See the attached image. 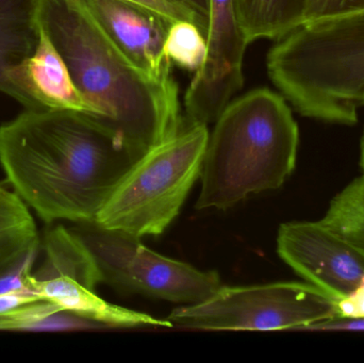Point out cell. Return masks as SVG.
I'll return each mask as SVG.
<instances>
[{
  "instance_id": "8",
  "label": "cell",
  "mask_w": 364,
  "mask_h": 363,
  "mask_svg": "<svg viewBox=\"0 0 364 363\" xmlns=\"http://www.w3.org/2000/svg\"><path fill=\"white\" fill-rule=\"evenodd\" d=\"M248 44L237 21L235 0H210L207 58L184 96L188 123H213L241 89Z\"/></svg>"
},
{
  "instance_id": "4",
  "label": "cell",
  "mask_w": 364,
  "mask_h": 363,
  "mask_svg": "<svg viewBox=\"0 0 364 363\" xmlns=\"http://www.w3.org/2000/svg\"><path fill=\"white\" fill-rule=\"evenodd\" d=\"M267 72L304 117L354 125L364 106V11L304 23L267 55Z\"/></svg>"
},
{
  "instance_id": "7",
  "label": "cell",
  "mask_w": 364,
  "mask_h": 363,
  "mask_svg": "<svg viewBox=\"0 0 364 363\" xmlns=\"http://www.w3.org/2000/svg\"><path fill=\"white\" fill-rule=\"evenodd\" d=\"M72 229L91 253L100 281L121 293L192 305L207 300L222 286L218 273L164 257L144 246L138 237L95 223L76 224Z\"/></svg>"
},
{
  "instance_id": "12",
  "label": "cell",
  "mask_w": 364,
  "mask_h": 363,
  "mask_svg": "<svg viewBox=\"0 0 364 363\" xmlns=\"http://www.w3.org/2000/svg\"><path fill=\"white\" fill-rule=\"evenodd\" d=\"M40 29L34 0H0V92L18 102L12 74L36 51Z\"/></svg>"
},
{
  "instance_id": "1",
  "label": "cell",
  "mask_w": 364,
  "mask_h": 363,
  "mask_svg": "<svg viewBox=\"0 0 364 363\" xmlns=\"http://www.w3.org/2000/svg\"><path fill=\"white\" fill-rule=\"evenodd\" d=\"M145 153L76 111L25 109L0 125L6 183L47 224L94 223Z\"/></svg>"
},
{
  "instance_id": "23",
  "label": "cell",
  "mask_w": 364,
  "mask_h": 363,
  "mask_svg": "<svg viewBox=\"0 0 364 363\" xmlns=\"http://www.w3.org/2000/svg\"><path fill=\"white\" fill-rule=\"evenodd\" d=\"M0 274H1V271H0Z\"/></svg>"
},
{
  "instance_id": "2",
  "label": "cell",
  "mask_w": 364,
  "mask_h": 363,
  "mask_svg": "<svg viewBox=\"0 0 364 363\" xmlns=\"http://www.w3.org/2000/svg\"><path fill=\"white\" fill-rule=\"evenodd\" d=\"M38 28L68 66L94 119L147 151L183 127L174 77L145 74L102 30L83 0H34Z\"/></svg>"
},
{
  "instance_id": "10",
  "label": "cell",
  "mask_w": 364,
  "mask_h": 363,
  "mask_svg": "<svg viewBox=\"0 0 364 363\" xmlns=\"http://www.w3.org/2000/svg\"><path fill=\"white\" fill-rule=\"evenodd\" d=\"M109 38L134 65L153 78L173 76L164 44L172 23L126 0H83Z\"/></svg>"
},
{
  "instance_id": "20",
  "label": "cell",
  "mask_w": 364,
  "mask_h": 363,
  "mask_svg": "<svg viewBox=\"0 0 364 363\" xmlns=\"http://www.w3.org/2000/svg\"><path fill=\"white\" fill-rule=\"evenodd\" d=\"M311 330H364V318L359 319H335L325 323L316 324Z\"/></svg>"
},
{
  "instance_id": "17",
  "label": "cell",
  "mask_w": 364,
  "mask_h": 363,
  "mask_svg": "<svg viewBox=\"0 0 364 363\" xmlns=\"http://www.w3.org/2000/svg\"><path fill=\"white\" fill-rule=\"evenodd\" d=\"M363 11L364 0H306L304 23L326 21Z\"/></svg>"
},
{
  "instance_id": "5",
  "label": "cell",
  "mask_w": 364,
  "mask_h": 363,
  "mask_svg": "<svg viewBox=\"0 0 364 363\" xmlns=\"http://www.w3.org/2000/svg\"><path fill=\"white\" fill-rule=\"evenodd\" d=\"M208 139L207 125L188 123L147 151L122 179L94 223L140 239L164 234L199 178Z\"/></svg>"
},
{
  "instance_id": "19",
  "label": "cell",
  "mask_w": 364,
  "mask_h": 363,
  "mask_svg": "<svg viewBox=\"0 0 364 363\" xmlns=\"http://www.w3.org/2000/svg\"><path fill=\"white\" fill-rule=\"evenodd\" d=\"M338 319L364 318V276L358 288L337 302Z\"/></svg>"
},
{
  "instance_id": "14",
  "label": "cell",
  "mask_w": 364,
  "mask_h": 363,
  "mask_svg": "<svg viewBox=\"0 0 364 363\" xmlns=\"http://www.w3.org/2000/svg\"><path fill=\"white\" fill-rule=\"evenodd\" d=\"M237 21L247 42L280 40L305 21L306 0H235Z\"/></svg>"
},
{
  "instance_id": "11",
  "label": "cell",
  "mask_w": 364,
  "mask_h": 363,
  "mask_svg": "<svg viewBox=\"0 0 364 363\" xmlns=\"http://www.w3.org/2000/svg\"><path fill=\"white\" fill-rule=\"evenodd\" d=\"M11 80L25 109L72 110L96 117L95 109L77 89L65 62L41 29L36 51L13 72Z\"/></svg>"
},
{
  "instance_id": "15",
  "label": "cell",
  "mask_w": 364,
  "mask_h": 363,
  "mask_svg": "<svg viewBox=\"0 0 364 363\" xmlns=\"http://www.w3.org/2000/svg\"><path fill=\"white\" fill-rule=\"evenodd\" d=\"M321 223L364 253V175L333 198Z\"/></svg>"
},
{
  "instance_id": "21",
  "label": "cell",
  "mask_w": 364,
  "mask_h": 363,
  "mask_svg": "<svg viewBox=\"0 0 364 363\" xmlns=\"http://www.w3.org/2000/svg\"><path fill=\"white\" fill-rule=\"evenodd\" d=\"M193 11L209 28L210 0H179Z\"/></svg>"
},
{
  "instance_id": "13",
  "label": "cell",
  "mask_w": 364,
  "mask_h": 363,
  "mask_svg": "<svg viewBox=\"0 0 364 363\" xmlns=\"http://www.w3.org/2000/svg\"><path fill=\"white\" fill-rule=\"evenodd\" d=\"M40 234L29 207L0 183V271L8 272L38 251Z\"/></svg>"
},
{
  "instance_id": "22",
  "label": "cell",
  "mask_w": 364,
  "mask_h": 363,
  "mask_svg": "<svg viewBox=\"0 0 364 363\" xmlns=\"http://www.w3.org/2000/svg\"><path fill=\"white\" fill-rule=\"evenodd\" d=\"M360 151V166L364 175V134L361 140Z\"/></svg>"
},
{
  "instance_id": "6",
  "label": "cell",
  "mask_w": 364,
  "mask_h": 363,
  "mask_svg": "<svg viewBox=\"0 0 364 363\" xmlns=\"http://www.w3.org/2000/svg\"><path fill=\"white\" fill-rule=\"evenodd\" d=\"M337 302L307 281L220 286L207 300L174 309L168 320L173 325L203 330L310 328L338 319Z\"/></svg>"
},
{
  "instance_id": "16",
  "label": "cell",
  "mask_w": 364,
  "mask_h": 363,
  "mask_svg": "<svg viewBox=\"0 0 364 363\" xmlns=\"http://www.w3.org/2000/svg\"><path fill=\"white\" fill-rule=\"evenodd\" d=\"M207 51V38L194 23L181 21L171 25L164 44V55L171 64L196 72L203 67Z\"/></svg>"
},
{
  "instance_id": "3",
  "label": "cell",
  "mask_w": 364,
  "mask_h": 363,
  "mask_svg": "<svg viewBox=\"0 0 364 363\" xmlns=\"http://www.w3.org/2000/svg\"><path fill=\"white\" fill-rule=\"evenodd\" d=\"M299 126L284 96L256 89L229 102L209 134L196 209L227 210L277 190L296 166Z\"/></svg>"
},
{
  "instance_id": "9",
  "label": "cell",
  "mask_w": 364,
  "mask_h": 363,
  "mask_svg": "<svg viewBox=\"0 0 364 363\" xmlns=\"http://www.w3.org/2000/svg\"><path fill=\"white\" fill-rule=\"evenodd\" d=\"M277 253L307 283L340 300L359 287L364 253L318 222H290L278 230Z\"/></svg>"
},
{
  "instance_id": "18",
  "label": "cell",
  "mask_w": 364,
  "mask_h": 363,
  "mask_svg": "<svg viewBox=\"0 0 364 363\" xmlns=\"http://www.w3.org/2000/svg\"><path fill=\"white\" fill-rule=\"evenodd\" d=\"M126 1L138 4V6H143L147 10L153 11L157 14L161 15L171 23L181 21L194 23L207 38V26L191 9L184 6L179 0H126Z\"/></svg>"
}]
</instances>
